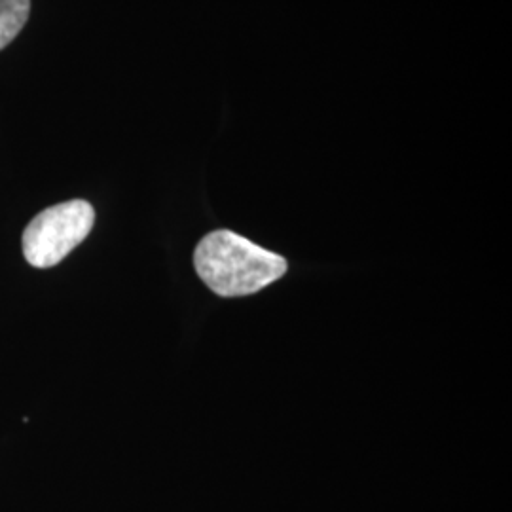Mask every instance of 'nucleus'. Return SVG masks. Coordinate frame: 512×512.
Listing matches in <instances>:
<instances>
[{
	"label": "nucleus",
	"mask_w": 512,
	"mask_h": 512,
	"mask_svg": "<svg viewBox=\"0 0 512 512\" xmlns=\"http://www.w3.org/2000/svg\"><path fill=\"white\" fill-rule=\"evenodd\" d=\"M194 266L203 283L224 298L258 293L287 272L283 256L230 230L207 234L196 247Z\"/></svg>",
	"instance_id": "obj_1"
},
{
	"label": "nucleus",
	"mask_w": 512,
	"mask_h": 512,
	"mask_svg": "<svg viewBox=\"0 0 512 512\" xmlns=\"http://www.w3.org/2000/svg\"><path fill=\"white\" fill-rule=\"evenodd\" d=\"M95 211L86 200L44 209L23 232V255L35 268H52L90 236Z\"/></svg>",
	"instance_id": "obj_2"
},
{
	"label": "nucleus",
	"mask_w": 512,
	"mask_h": 512,
	"mask_svg": "<svg viewBox=\"0 0 512 512\" xmlns=\"http://www.w3.org/2000/svg\"><path fill=\"white\" fill-rule=\"evenodd\" d=\"M31 0H0V50L18 37L29 19Z\"/></svg>",
	"instance_id": "obj_3"
}]
</instances>
